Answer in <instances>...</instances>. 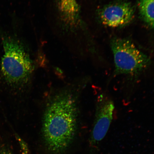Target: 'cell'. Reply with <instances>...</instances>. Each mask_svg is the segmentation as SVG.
Instances as JSON below:
<instances>
[{
  "label": "cell",
  "mask_w": 154,
  "mask_h": 154,
  "mask_svg": "<svg viewBox=\"0 0 154 154\" xmlns=\"http://www.w3.org/2000/svg\"><path fill=\"white\" fill-rule=\"evenodd\" d=\"M0 154H12V153L9 149L5 148H3L0 151Z\"/></svg>",
  "instance_id": "obj_8"
},
{
  "label": "cell",
  "mask_w": 154,
  "mask_h": 154,
  "mask_svg": "<svg viewBox=\"0 0 154 154\" xmlns=\"http://www.w3.org/2000/svg\"><path fill=\"white\" fill-rule=\"evenodd\" d=\"M2 43L4 55L1 70L3 77L9 83L14 85L26 82L34 70L29 55L14 38L5 36L3 38Z\"/></svg>",
  "instance_id": "obj_2"
},
{
  "label": "cell",
  "mask_w": 154,
  "mask_h": 154,
  "mask_svg": "<svg viewBox=\"0 0 154 154\" xmlns=\"http://www.w3.org/2000/svg\"><path fill=\"white\" fill-rule=\"evenodd\" d=\"M111 47L115 65L114 75H123L137 79L151 64L149 57L128 40L113 38Z\"/></svg>",
  "instance_id": "obj_3"
},
{
  "label": "cell",
  "mask_w": 154,
  "mask_h": 154,
  "mask_svg": "<svg viewBox=\"0 0 154 154\" xmlns=\"http://www.w3.org/2000/svg\"><path fill=\"white\" fill-rule=\"evenodd\" d=\"M78 110L75 98L63 94L56 97L44 113L42 132L48 151L51 154H63L75 136Z\"/></svg>",
  "instance_id": "obj_1"
},
{
  "label": "cell",
  "mask_w": 154,
  "mask_h": 154,
  "mask_svg": "<svg viewBox=\"0 0 154 154\" xmlns=\"http://www.w3.org/2000/svg\"><path fill=\"white\" fill-rule=\"evenodd\" d=\"M114 103L110 97L101 94L96 107L95 121L90 140L91 147H96L105 137L113 120Z\"/></svg>",
  "instance_id": "obj_4"
},
{
  "label": "cell",
  "mask_w": 154,
  "mask_h": 154,
  "mask_svg": "<svg viewBox=\"0 0 154 154\" xmlns=\"http://www.w3.org/2000/svg\"><path fill=\"white\" fill-rule=\"evenodd\" d=\"M134 9L132 4L117 1L104 6L99 11L101 22L106 26L118 28L128 24L134 17Z\"/></svg>",
  "instance_id": "obj_5"
},
{
  "label": "cell",
  "mask_w": 154,
  "mask_h": 154,
  "mask_svg": "<svg viewBox=\"0 0 154 154\" xmlns=\"http://www.w3.org/2000/svg\"><path fill=\"white\" fill-rule=\"evenodd\" d=\"M57 7L63 24L69 29L77 27L80 21V9L77 0H57Z\"/></svg>",
  "instance_id": "obj_6"
},
{
  "label": "cell",
  "mask_w": 154,
  "mask_h": 154,
  "mask_svg": "<svg viewBox=\"0 0 154 154\" xmlns=\"http://www.w3.org/2000/svg\"><path fill=\"white\" fill-rule=\"evenodd\" d=\"M138 6L144 22L154 28V0H139Z\"/></svg>",
  "instance_id": "obj_7"
}]
</instances>
